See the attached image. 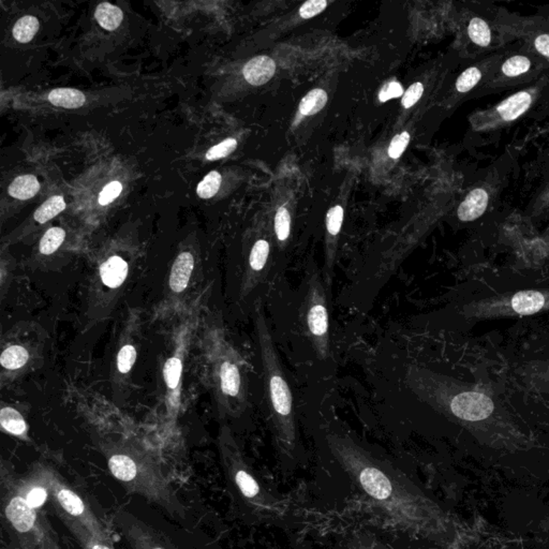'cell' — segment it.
<instances>
[{"mask_svg":"<svg viewBox=\"0 0 549 549\" xmlns=\"http://www.w3.org/2000/svg\"><path fill=\"white\" fill-rule=\"evenodd\" d=\"M328 443L337 461L362 490L399 523L412 530L419 521V509L411 482L392 466L374 458L349 437L330 434Z\"/></svg>","mask_w":549,"mask_h":549,"instance_id":"1","label":"cell"},{"mask_svg":"<svg viewBox=\"0 0 549 549\" xmlns=\"http://www.w3.org/2000/svg\"><path fill=\"white\" fill-rule=\"evenodd\" d=\"M108 467L125 490L143 497L173 519L186 521V507L155 463L130 451L111 450Z\"/></svg>","mask_w":549,"mask_h":549,"instance_id":"2","label":"cell"},{"mask_svg":"<svg viewBox=\"0 0 549 549\" xmlns=\"http://www.w3.org/2000/svg\"><path fill=\"white\" fill-rule=\"evenodd\" d=\"M257 328L261 347L266 395L274 434L280 444L286 449H290L294 445L296 439L292 392L282 371L267 324L261 315L258 318Z\"/></svg>","mask_w":549,"mask_h":549,"instance_id":"3","label":"cell"},{"mask_svg":"<svg viewBox=\"0 0 549 549\" xmlns=\"http://www.w3.org/2000/svg\"><path fill=\"white\" fill-rule=\"evenodd\" d=\"M4 519L18 549H62L45 514L31 507L18 487V478L1 475Z\"/></svg>","mask_w":549,"mask_h":549,"instance_id":"4","label":"cell"},{"mask_svg":"<svg viewBox=\"0 0 549 549\" xmlns=\"http://www.w3.org/2000/svg\"><path fill=\"white\" fill-rule=\"evenodd\" d=\"M29 476L45 488L57 516L67 517L80 523L100 540L113 545V538L107 525L99 519L86 498L74 490L68 480L53 468L45 465L36 466Z\"/></svg>","mask_w":549,"mask_h":549,"instance_id":"5","label":"cell"},{"mask_svg":"<svg viewBox=\"0 0 549 549\" xmlns=\"http://www.w3.org/2000/svg\"><path fill=\"white\" fill-rule=\"evenodd\" d=\"M303 320L306 334L311 339L319 359L330 355V315L328 294L319 274L313 272L308 282L303 307Z\"/></svg>","mask_w":549,"mask_h":549,"instance_id":"6","label":"cell"},{"mask_svg":"<svg viewBox=\"0 0 549 549\" xmlns=\"http://www.w3.org/2000/svg\"><path fill=\"white\" fill-rule=\"evenodd\" d=\"M221 454L226 475L241 496L253 507H265L266 498H264L261 487L249 471L230 437H222Z\"/></svg>","mask_w":549,"mask_h":549,"instance_id":"7","label":"cell"},{"mask_svg":"<svg viewBox=\"0 0 549 549\" xmlns=\"http://www.w3.org/2000/svg\"><path fill=\"white\" fill-rule=\"evenodd\" d=\"M114 521L132 549H176L163 533L128 512H116Z\"/></svg>","mask_w":549,"mask_h":549,"instance_id":"8","label":"cell"},{"mask_svg":"<svg viewBox=\"0 0 549 549\" xmlns=\"http://www.w3.org/2000/svg\"><path fill=\"white\" fill-rule=\"evenodd\" d=\"M494 408L490 397L476 392L461 393L451 401L453 415L465 421L485 420L492 415Z\"/></svg>","mask_w":549,"mask_h":549,"instance_id":"9","label":"cell"},{"mask_svg":"<svg viewBox=\"0 0 549 549\" xmlns=\"http://www.w3.org/2000/svg\"><path fill=\"white\" fill-rule=\"evenodd\" d=\"M270 244L266 239H258L248 258V282L255 286L267 276L270 270Z\"/></svg>","mask_w":549,"mask_h":549,"instance_id":"10","label":"cell"},{"mask_svg":"<svg viewBox=\"0 0 549 549\" xmlns=\"http://www.w3.org/2000/svg\"><path fill=\"white\" fill-rule=\"evenodd\" d=\"M220 388L229 398H238L242 395V372L236 362L233 359H224L219 367Z\"/></svg>","mask_w":549,"mask_h":549,"instance_id":"11","label":"cell"},{"mask_svg":"<svg viewBox=\"0 0 549 549\" xmlns=\"http://www.w3.org/2000/svg\"><path fill=\"white\" fill-rule=\"evenodd\" d=\"M274 71L276 64L272 58L267 56H257L247 62L243 74L249 84L253 86H261L274 76Z\"/></svg>","mask_w":549,"mask_h":549,"instance_id":"12","label":"cell"},{"mask_svg":"<svg viewBox=\"0 0 549 549\" xmlns=\"http://www.w3.org/2000/svg\"><path fill=\"white\" fill-rule=\"evenodd\" d=\"M487 192L484 189H474L459 206V219L461 221H473L478 219L487 209Z\"/></svg>","mask_w":549,"mask_h":549,"instance_id":"13","label":"cell"},{"mask_svg":"<svg viewBox=\"0 0 549 549\" xmlns=\"http://www.w3.org/2000/svg\"><path fill=\"white\" fill-rule=\"evenodd\" d=\"M195 260L190 253H183L178 255L171 270L170 287L174 292L180 293L188 286L192 274Z\"/></svg>","mask_w":549,"mask_h":549,"instance_id":"14","label":"cell"},{"mask_svg":"<svg viewBox=\"0 0 549 549\" xmlns=\"http://www.w3.org/2000/svg\"><path fill=\"white\" fill-rule=\"evenodd\" d=\"M532 97L529 91H521L507 98L499 105L497 112L501 116L503 120L511 122V120H517L519 116L523 115L530 105H531Z\"/></svg>","mask_w":549,"mask_h":549,"instance_id":"15","label":"cell"},{"mask_svg":"<svg viewBox=\"0 0 549 549\" xmlns=\"http://www.w3.org/2000/svg\"><path fill=\"white\" fill-rule=\"evenodd\" d=\"M58 517L83 549H114L113 545L100 540L80 523H76V521L67 519V517Z\"/></svg>","mask_w":549,"mask_h":549,"instance_id":"16","label":"cell"},{"mask_svg":"<svg viewBox=\"0 0 549 549\" xmlns=\"http://www.w3.org/2000/svg\"><path fill=\"white\" fill-rule=\"evenodd\" d=\"M128 274V264L122 258H110L105 263L102 264L100 268L101 279L105 286L109 288H117L126 279Z\"/></svg>","mask_w":549,"mask_h":549,"instance_id":"17","label":"cell"},{"mask_svg":"<svg viewBox=\"0 0 549 549\" xmlns=\"http://www.w3.org/2000/svg\"><path fill=\"white\" fill-rule=\"evenodd\" d=\"M544 305V296L536 291H523L512 299V307L521 315H533L540 311Z\"/></svg>","mask_w":549,"mask_h":549,"instance_id":"18","label":"cell"},{"mask_svg":"<svg viewBox=\"0 0 549 549\" xmlns=\"http://www.w3.org/2000/svg\"><path fill=\"white\" fill-rule=\"evenodd\" d=\"M49 101L55 107L78 109L83 107L86 98L82 91L74 88H56L49 95Z\"/></svg>","mask_w":549,"mask_h":549,"instance_id":"19","label":"cell"},{"mask_svg":"<svg viewBox=\"0 0 549 549\" xmlns=\"http://www.w3.org/2000/svg\"><path fill=\"white\" fill-rule=\"evenodd\" d=\"M96 20L102 28L113 31L122 24L124 13L122 9L109 3H102L96 9Z\"/></svg>","mask_w":549,"mask_h":549,"instance_id":"20","label":"cell"},{"mask_svg":"<svg viewBox=\"0 0 549 549\" xmlns=\"http://www.w3.org/2000/svg\"><path fill=\"white\" fill-rule=\"evenodd\" d=\"M40 190L37 178L33 175H23L16 178L9 187V195L16 199L29 200L35 197Z\"/></svg>","mask_w":549,"mask_h":549,"instance_id":"21","label":"cell"},{"mask_svg":"<svg viewBox=\"0 0 549 549\" xmlns=\"http://www.w3.org/2000/svg\"><path fill=\"white\" fill-rule=\"evenodd\" d=\"M0 424L4 429L14 436H23L27 432L26 422L20 412L12 408L6 407L0 412Z\"/></svg>","mask_w":549,"mask_h":549,"instance_id":"22","label":"cell"},{"mask_svg":"<svg viewBox=\"0 0 549 549\" xmlns=\"http://www.w3.org/2000/svg\"><path fill=\"white\" fill-rule=\"evenodd\" d=\"M40 24L38 18L33 16H25L16 23L12 33L18 42L28 43L36 36Z\"/></svg>","mask_w":549,"mask_h":549,"instance_id":"23","label":"cell"},{"mask_svg":"<svg viewBox=\"0 0 549 549\" xmlns=\"http://www.w3.org/2000/svg\"><path fill=\"white\" fill-rule=\"evenodd\" d=\"M328 93L323 89H313L309 91L299 103V112L303 115H315L325 107Z\"/></svg>","mask_w":549,"mask_h":549,"instance_id":"24","label":"cell"},{"mask_svg":"<svg viewBox=\"0 0 549 549\" xmlns=\"http://www.w3.org/2000/svg\"><path fill=\"white\" fill-rule=\"evenodd\" d=\"M64 209H66V203H64V197L55 195V197H50L47 202H45L37 209L33 217L39 224H45L52 218L56 217L58 214L62 213Z\"/></svg>","mask_w":549,"mask_h":549,"instance_id":"25","label":"cell"},{"mask_svg":"<svg viewBox=\"0 0 549 549\" xmlns=\"http://www.w3.org/2000/svg\"><path fill=\"white\" fill-rule=\"evenodd\" d=\"M29 354L26 349L21 346H11L4 351L0 362L6 369L16 370L26 365Z\"/></svg>","mask_w":549,"mask_h":549,"instance_id":"26","label":"cell"},{"mask_svg":"<svg viewBox=\"0 0 549 549\" xmlns=\"http://www.w3.org/2000/svg\"><path fill=\"white\" fill-rule=\"evenodd\" d=\"M468 33H469L470 39L475 45L482 47H486L490 45L492 33H490L487 23L482 18H475L471 20L469 27H468Z\"/></svg>","mask_w":549,"mask_h":549,"instance_id":"27","label":"cell"},{"mask_svg":"<svg viewBox=\"0 0 549 549\" xmlns=\"http://www.w3.org/2000/svg\"><path fill=\"white\" fill-rule=\"evenodd\" d=\"M66 232L62 228H51L43 235L40 242V253L43 255H52L64 243Z\"/></svg>","mask_w":549,"mask_h":549,"instance_id":"28","label":"cell"},{"mask_svg":"<svg viewBox=\"0 0 549 549\" xmlns=\"http://www.w3.org/2000/svg\"><path fill=\"white\" fill-rule=\"evenodd\" d=\"M222 178L216 171H212L201 183L197 185V193L201 199H211L217 195L221 185Z\"/></svg>","mask_w":549,"mask_h":549,"instance_id":"29","label":"cell"},{"mask_svg":"<svg viewBox=\"0 0 549 549\" xmlns=\"http://www.w3.org/2000/svg\"><path fill=\"white\" fill-rule=\"evenodd\" d=\"M274 234L280 243L288 241L291 232V215L286 207L278 209L274 221Z\"/></svg>","mask_w":549,"mask_h":549,"instance_id":"30","label":"cell"},{"mask_svg":"<svg viewBox=\"0 0 549 549\" xmlns=\"http://www.w3.org/2000/svg\"><path fill=\"white\" fill-rule=\"evenodd\" d=\"M531 67L529 58L525 56H514L503 64L502 72L507 76H519L526 74Z\"/></svg>","mask_w":549,"mask_h":549,"instance_id":"31","label":"cell"},{"mask_svg":"<svg viewBox=\"0 0 549 549\" xmlns=\"http://www.w3.org/2000/svg\"><path fill=\"white\" fill-rule=\"evenodd\" d=\"M182 361L178 357H172L166 362V367H164V378H166V386L171 390H174L178 386L180 376H182Z\"/></svg>","mask_w":549,"mask_h":549,"instance_id":"32","label":"cell"},{"mask_svg":"<svg viewBox=\"0 0 549 549\" xmlns=\"http://www.w3.org/2000/svg\"><path fill=\"white\" fill-rule=\"evenodd\" d=\"M482 74L475 67L467 69L456 82V88L459 93H468L471 91L476 84L480 81Z\"/></svg>","mask_w":549,"mask_h":549,"instance_id":"33","label":"cell"},{"mask_svg":"<svg viewBox=\"0 0 549 549\" xmlns=\"http://www.w3.org/2000/svg\"><path fill=\"white\" fill-rule=\"evenodd\" d=\"M343 222V209L336 205L328 211L326 215V230L332 238H335L340 232Z\"/></svg>","mask_w":549,"mask_h":549,"instance_id":"34","label":"cell"},{"mask_svg":"<svg viewBox=\"0 0 549 549\" xmlns=\"http://www.w3.org/2000/svg\"><path fill=\"white\" fill-rule=\"evenodd\" d=\"M236 147L237 141L235 139H226L224 142L212 147L206 154V159L209 160V161L221 159V158L226 157V156L232 154L236 149Z\"/></svg>","mask_w":549,"mask_h":549,"instance_id":"35","label":"cell"},{"mask_svg":"<svg viewBox=\"0 0 549 549\" xmlns=\"http://www.w3.org/2000/svg\"><path fill=\"white\" fill-rule=\"evenodd\" d=\"M137 359V351L133 346H125L118 353L117 367L122 374L130 371Z\"/></svg>","mask_w":549,"mask_h":549,"instance_id":"36","label":"cell"},{"mask_svg":"<svg viewBox=\"0 0 549 549\" xmlns=\"http://www.w3.org/2000/svg\"><path fill=\"white\" fill-rule=\"evenodd\" d=\"M410 142V134L407 131H403L400 134L396 135L391 142L388 147V155L393 159H397L403 155Z\"/></svg>","mask_w":549,"mask_h":549,"instance_id":"37","label":"cell"},{"mask_svg":"<svg viewBox=\"0 0 549 549\" xmlns=\"http://www.w3.org/2000/svg\"><path fill=\"white\" fill-rule=\"evenodd\" d=\"M326 6H328V1L325 0H309L299 8V16L303 18H313L324 11Z\"/></svg>","mask_w":549,"mask_h":549,"instance_id":"38","label":"cell"},{"mask_svg":"<svg viewBox=\"0 0 549 549\" xmlns=\"http://www.w3.org/2000/svg\"><path fill=\"white\" fill-rule=\"evenodd\" d=\"M423 93L424 86L422 83H415V84L411 85V86L409 87V89L405 91L403 100H401L403 108L409 109V108L413 107V105L421 99Z\"/></svg>","mask_w":549,"mask_h":549,"instance_id":"39","label":"cell"},{"mask_svg":"<svg viewBox=\"0 0 549 549\" xmlns=\"http://www.w3.org/2000/svg\"><path fill=\"white\" fill-rule=\"evenodd\" d=\"M122 186L120 182H112L108 184L105 188L102 189L99 195L100 205H108L113 202L122 192Z\"/></svg>","mask_w":549,"mask_h":549,"instance_id":"40","label":"cell"},{"mask_svg":"<svg viewBox=\"0 0 549 549\" xmlns=\"http://www.w3.org/2000/svg\"><path fill=\"white\" fill-rule=\"evenodd\" d=\"M403 95V86L399 83L391 82L380 91L379 100L381 102H386L394 98L400 97Z\"/></svg>","mask_w":549,"mask_h":549,"instance_id":"41","label":"cell"},{"mask_svg":"<svg viewBox=\"0 0 549 549\" xmlns=\"http://www.w3.org/2000/svg\"><path fill=\"white\" fill-rule=\"evenodd\" d=\"M534 45L538 53L549 57V35L538 36L534 41Z\"/></svg>","mask_w":549,"mask_h":549,"instance_id":"42","label":"cell"},{"mask_svg":"<svg viewBox=\"0 0 549 549\" xmlns=\"http://www.w3.org/2000/svg\"><path fill=\"white\" fill-rule=\"evenodd\" d=\"M363 548H364V547H363ZM364 549H376V548H371V547H365V548H364Z\"/></svg>","mask_w":549,"mask_h":549,"instance_id":"43","label":"cell"}]
</instances>
